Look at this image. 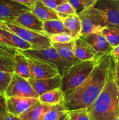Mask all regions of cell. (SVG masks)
<instances>
[{
	"label": "cell",
	"instance_id": "obj_11",
	"mask_svg": "<svg viewBox=\"0 0 119 120\" xmlns=\"http://www.w3.org/2000/svg\"><path fill=\"white\" fill-rule=\"evenodd\" d=\"M38 98L11 96L7 97L8 112L16 117H19L37 103Z\"/></svg>",
	"mask_w": 119,
	"mask_h": 120
},
{
	"label": "cell",
	"instance_id": "obj_13",
	"mask_svg": "<svg viewBox=\"0 0 119 120\" xmlns=\"http://www.w3.org/2000/svg\"><path fill=\"white\" fill-rule=\"evenodd\" d=\"M28 80L38 96L52 89L61 87L62 86V76L60 74L50 78L42 79L29 78Z\"/></svg>",
	"mask_w": 119,
	"mask_h": 120
},
{
	"label": "cell",
	"instance_id": "obj_12",
	"mask_svg": "<svg viewBox=\"0 0 119 120\" xmlns=\"http://www.w3.org/2000/svg\"><path fill=\"white\" fill-rule=\"evenodd\" d=\"M80 37L86 41L96 51L98 58L110 53L113 49L100 32L91 33Z\"/></svg>",
	"mask_w": 119,
	"mask_h": 120
},
{
	"label": "cell",
	"instance_id": "obj_9",
	"mask_svg": "<svg viewBox=\"0 0 119 120\" xmlns=\"http://www.w3.org/2000/svg\"><path fill=\"white\" fill-rule=\"evenodd\" d=\"M93 6L103 14L107 25L119 28V1L98 0Z\"/></svg>",
	"mask_w": 119,
	"mask_h": 120
},
{
	"label": "cell",
	"instance_id": "obj_36",
	"mask_svg": "<svg viewBox=\"0 0 119 120\" xmlns=\"http://www.w3.org/2000/svg\"><path fill=\"white\" fill-rule=\"evenodd\" d=\"M114 78L116 82L119 87V60L115 62V63H114Z\"/></svg>",
	"mask_w": 119,
	"mask_h": 120
},
{
	"label": "cell",
	"instance_id": "obj_27",
	"mask_svg": "<svg viewBox=\"0 0 119 120\" xmlns=\"http://www.w3.org/2000/svg\"><path fill=\"white\" fill-rule=\"evenodd\" d=\"M55 11L56 12L60 19L61 20H63L68 15L76 14L75 9L68 1L58 5L56 8Z\"/></svg>",
	"mask_w": 119,
	"mask_h": 120
},
{
	"label": "cell",
	"instance_id": "obj_34",
	"mask_svg": "<svg viewBox=\"0 0 119 120\" xmlns=\"http://www.w3.org/2000/svg\"><path fill=\"white\" fill-rule=\"evenodd\" d=\"M8 112L7 105V97L4 94L0 93V116Z\"/></svg>",
	"mask_w": 119,
	"mask_h": 120
},
{
	"label": "cell",
	"instance_id": "obj_38",
	"mask_svg": "<svg viewBox=\"0 0 119 120\" xmlns=\"http://www.w3.org/2000/svg\"><path fill=\"white\" fill-rule=\"evenodd\" d=\"M0 120H21V119L18 117L7 112V113L0 116Z\"/></svg>",
	"mask_w": 119,
	"mask_h": 120
},
{
	"label": "cell",
	"instance_id": "obj_41",
	"mask_svg": "<svg viewBox=\"0 0 119 120\" xmlns=\"http://www.w3.org/2000/svg\"><path fill=\"white\" fill-rule=\"evenodd\" d=\"M116 120H119V117L117 118V119Z\"/></svg>",
	"mask_w": 119,
	"mask_h": 120
},
{
	"label": "cell",
	"instance_id": "obj_35",
	"mask_svg": "<svg viewBox=\"0 0 119 120\" xmlns=\"http://www.w3.org/2000/svg\"><path fill=\"white\" fill-rule=\"evenodd\" d=\"M12 1H14L15 2H18V3L23 5L26 6V7H28L32 9L33 8L35 2H36L37 0H12Z\"/></svg>",
	"mask_w": 119,
	"mask_h": 120
},
{
	"label": "cell",
	"instance_id": "obj_15",
	"mask_svg": "<svg viewBox=\"0 0 119 120\" xmlns=\"http://www.w3.org/2000/svg\"><path fill=\"white\" fill-rule=\"evenodd\" d=\"M74 41V55L78 60H88L99 59L96 51L81 37L79 36Z\"/></svg>",
	"mask_w": 119,
	"mask_h": 120
},
{
	"label": "cell",
	"instance_id": "obj_14",
	"mask_svg": "<svg viewBox=\"0 0 119 120\" xmlns=\"http://www.w3.org/2000/svg\"><path fill=\"white\" fill-rule=\"evenodd\" d=\"M9 22L30 30L46 34L43 29V21L35 16L31 11L23 13L14 21Z\"/></svg>",
	"mask_w": 119,
	"mask_h": 120
},
{
	"label": "cell",
	"instance_id": "obj_1",
	"mask_svg": "<svg viewBox=\"0 0 119 120\" xmlns=\"http://www.w3.org/2000/svg\"><path fill=\"white\" fill-rule=\"evenodd\" d=\"M114 63L110 53L103 56L85 80L65 96L63 104L65 110L70 111L91 105L114 75Z\"/></svg>",
	"mask_w": 119,
	"mask_h": 120
},
{
	"label": "cell",
	"instance_id": "obj_5",
	"mask_svg": "<svg viewBox=\"0 0 119 120\" xmlns=\"http://www.w3.org/2000/svg\"><path fill=\"white\" fill-rule=\"evenodd\" d=\"M18 50L26 57L36 59L52 64L57 68L61 76L65 70L71 66V64L61 57L56 49L52 46L44 49H30Z\"/></svg>",
	"mask_w": 119,
	"mask_h": 120
},
{
	"label": "cell",
	"instance_id": "obj_2",
	"mask_svg": "<svg viewBox=\"0 0 119 120\" xmlns=\"http://www.w3.org/2000/svg\"><path fill=\"white\" fill-rule=\"evenodd\" d=\"M92 120H116L119 116V87L114 75L91 105L86 108Z\"/></svg>",
	"mask_w": 119,
	"mask_h": 120
},
{
	"label": "cell",
	"instance_id": "obj_20",
	"mask_svg": "<svg viewBox=\"0 0 119 120\" xmlns=\"http://www.w3.org/2000/svg\"><path fill=\"white\" fill-rule=\"evenodd\" d=\"M51 106L42 104L38 100L28 111L21 115L19 118L21 120H41L44 114Z\"/></svg>",
	"mask_w": 119,
	"mask_h": 120
},
{
	"label": "cell",
	"instance_id": "obj_4",
	"mask_svg": "<svg viewBox=\"0 0 119 120\" xmlns=\"http://www.w3.org/2000/svg\"><path fill=\"white\" fill-rule=\"evenodd\" d=\"M0 28L15 34L29 42L33 49H44L52 46L50 36L47 34L30 30L9 22H0Z\"/></svg>",
	"mask_w": 119,
	"mask_h": 120
},
{
	"label": "cell",
	"instance_id": "obj_29",
	"mask_svg": "<svg viewBox=\"0 0 119 120\" xmlns=\"http://www.w3.org/2000/svg\"><path fill=\"white\" fill-rule=\"evenodd\" d=\"M13 73L0 70V93L4 94L11 80Z\"/></svg>",
	"mask_w": 119,
	"mask_h": 120
},
{
	"label": "cell",
	"instance_id": "obj_7",
	"mask_svg": "<svg viewBox=\"0 0 119 120\" xmlns=\"http://www.w3.org/2000/svg\"><path fill=\"white\" fill-rule=\"evenodd\" d=\"M4 95L6 97L19 96L38 98L39 97L28 80L15 72L12 73L10 82Z\"/></svg>",
	"mask_w": 119,
	"mask_h": 120
},
{
	"label": "cell",
	"instance_id": "obj_32",
	"mask_svg": "<svg viewBox=\"0 0 119 120\" xmlns=\"http://www.w3.org/2000/svg\"><path fill=\"white\" fill-rule=\"evenodd\" d=\"M18 49L9 48L7 46L0 44V55L4 57H8L14 59L16 51Z\"/></svg>",
	"mask_w": 119,
	"mask_h": 120
},
{
	"label": "cell",
	"instance_id": "obj_6",
	"mask_svg": "<svg viewBox=\"0 0 119 120\" xmlns=\"http://www.w3.org/2000/svg\"><path fill=\"white\" fill-rule=\"evenodd\" d=\"M78 16L81 22L80 36L100 32L102 29L107 25L103 14L94 6L85 9L78 14Z\"/></svg>",
	"mask_w": 119,
	"mask_h": 120
},
{
	"label": "cell",
	"instance_id": "obj_8",
	"mask_svg": "<svg viewBox=\"0 0 119 120\" xmlns=\"http://www.w3.org/2000/svg\"><path fill=\"white\" fill-rule=\"evenodd\" d=\"M27 57L30 69V78L33 79L50 78L60 74L57 68L47 62Z\"/></svg>",
	"mask_w": 119,
	"mask_h": 120
},
{
	"label": "cell",
	"instance_id": "obj_22",
	"mask_svg": "<svg viewBox=\"0 0 119 120\" xmlns=\"http://www.w3.org/2000/svg\"><path fill=\"white\" fill-rule=\"evenodd\" d=\"M0 33L8 41H9L14 48L18 50H26V49H33L32 45L30 44L29 42L24 41L18 36L10 32L0 28Z\"/></svg>",
	"mask_w": 119,
	"mask_h": 120
},
{
	"label": "cell",
	"instance_id": "obj_37",
	"mask_svg": "<svg viewBox=\"0 0 119 120\" xmlns=\"http://www.w3.org/2000/svg\"><path fill=\"white\" fill-rule=\"evenodd\" d=\"M110 55L115 62L119 60V44L113 48L110 52Z\"/></svg>",
	"mask_w": 119,
	"mask_h": 120
},
{
	"label": "cell",
	"instance_id": "obj_33",
	"mask_svg": "<svg viewBox=\"0 0 119 120\" xmlns=\"http://www.w3.org/2000/svg\"><path fill=\"white\" fill-rule=\"evenodd\" d=\"M42 2L49 8L55 10L60 5L68 2V0H41Z\"/></svg>",
	"mask_w": 119,
	"mask_h": 120
},
{
	"label": "cell",
	"instance_id": "obj_25",
	"mask_svg": "<svg viewBox=\"0 0 119 120\" xmlns=\"http://www.w3.org/2000/svg\"><path fill=\"white\" fill-rule=\"evenodd\" d=\"M67 112L63 103L51 105L44 114L41 120H58L63 114Z\"/></svg>",
	"mask_w": 119,
	"mask_h": 120
},
{
	"label": "cell",
	"instance_id": "obj_3",
	"mask_svg": "<svg viewBox=\"0 0 119 120\" xmlns=\"http://www.w3.org/2000/svg\"><path fill=\"white\" fill-rule=\"evenodd\" d=\"M102 57L78 61L71 64L65 70L62 75L61 89L65 96L75 90L85 80Z\"/></svg>",
	"mask_w": 119,
	"mask_h": 120
},
{
	"label": "cell",
	"instance_id": "obj_10",
	"mask_svg": "<svg viewBox=\"0 0 119 120\" xmlns=\"http://www.w3.org/2000/svg\"><path fill=\"white\" fill-rule=\"evenodd\" d=\"M31 9L12 0H0V22H10Z\"/></svg>",
	"mask_w": 119,
	"mask_h": 120
},
{
	"label": "cell",
	"instance_id": "obj_19",
	"mask_svg": "<svg viewBox=\"0 0 119 120\" xmlns=\"http://www.w3.org/2000/svg\"><path fill=\"white\" fill-rule=\"evenodd\" d=\"M14 72L28 79L30 78V69L27 57L17 50L14 56Z\"/></svg>",
	"mask_w": 119,
	"mask_h": 120
},
{
	"label": "cell",
	"instance_id": "obj_40",
	"mask_svg": "<svg viewBox=\"0 0 119 120\" xmlns=\"http://www.w3.org/2000/svg\"><path fill=\"white\" fill-rule=\"evenodd\" d=\"M58 120H70L68 111H67V112H65L64 114H63Z\"/></svg>",
	"mask_w": 119,
	"mask_h": 120
},
{
	"label": "cell",
	"instance_id": "obj_24",
	"mask_svg": "<svg viewBox=\"0 0 119 120\" xmlns=\"http://www.w3.org/2000/svg\"><path fill=\"white\" fill-rule=\"evenodd\" d=\"M100 32L113 48L119 44V28L107 25L102 29Z\"/></svg>",
	"mask_w": 119,
	"mask_h": 120
},
{
	"label": "cell",
	"instance_id": "obj_42",
	"mask_svg": "<svg viewBox=\"0 0 119 120\" xmlns=\"http://www.w3.org/2000/svg\"><path fill=\"white\" fill-rule=\"evenodd\" d=\"M118 1H119V0H118Z\"/></svg>",
	"mask_w": 119,
	"mask_h": 120
},
{
	"label": "cell",
	"instance_id": "obj_31",
	"mask_svg": "<svg viewBox=\"0 0 119 120\" xmlns=\"http://www.w3.org/2000/svg\"><path fill=\"white\" fill-rule=\"evenodd\" d=\"M51 42L58 43H64L70 42L74 39L67 33H60L50 36Z\"/></svg>",
	"mask_w": 119,
	"mask_h": 120
},
{
	"label": "cell",
	"instance_id": "obj_18",
	"mask_svg": "<svg viewBox=\"0 0 119 120\" xmlns=\"http://www.w3.org/2000/svg\"><path fill=\"white\" fill-rule=\"evenodd\" d=\"M31 11L41 21L60 19L58 15L54 9L46 6L41 0H37Z\"/></svg>",
	"mask_w": 119,
	"mask_h": 120
},
{
	"label": "cell",
	"instance_id": "obj_21",
	"mask_svg": "<svg viewBox=\"0 0 119 120\" xmlns=\"http://www.w3.org/2000/svg\"><path fill=\"white\" fill-rule=\"evenodd\" d=\"M66 29L70 32V35L74 39L80 36L81 33V22L79 16L77 14L68 15L61 20Z\"/></svg>",
	"mask_w": 119,
	"mask_h": 120
},
{
	"label": "cell",
	"instance_id": "obj_39",
	"mask_svg": "<svg viewBox=\"0 0 119 120\" xmlns=\"http://www.w3.org/2000/svg\"><path fill=\"white\" fill-rule=\"evenodd\" d=\"M0 44L2 45L7 46L9 47V48H14L13 46L12 45L11 43L9 42V41H8L1 33H0Z\"/></svg>",
	"mask_w": 119,
	"mask_h": 120
},
{
	"label": "cell",
	"instance_id": "obj_23",
	"mask_svg": "<svg viewBox=\"0 0 119 120\" xmlns=\"http://www.w3.org/2000/svg\"><path fill=\"white\" fill-rule=\"evenodd\" d=\"M44 32L49 36L60 33H67L70 34L66 29L64 23L61 19H52L43 21Z\"/></svg>",
	"mask_w": 119,
	"mask_h": 120
},
{
	"label": "cell",
	"instance_id": "obj_30",
	"mask_svg": "<svg viewBox=\"0 0 119 120\" xmlns=\"http://www.w3.org/2000/svg\"><path fill=\"white\" fill-rule=\"evenodd\" d=\"M14 59L0 55V70L7 72H14Z\"/></svg>",
	"mask_w": 119,
	"mask_h": 120
},
{
	"label": "cell",
	"instance_id": "obj_17",
	"mask_svg": "<svg viewBox=\"0 0 119 120\" xmlns=\"http://www.w3.org/2000/svg\"><path fill=\"white\" fill-rule=\"evenodd\" d=\"M65 96L61 87L52 89L39 96L38 100L42 104L48 105H55L62 103Z\"/></svg>",
	"mask_w": 119,
	"mask_h": 120
},
{
	"label": "cell",
	"instance_id": "obj_26",
	"mask_svg": "<svg viewBox=\"0 0 119 120\" xmlns=\"http://www.w3.org/2000/svg\"><path fill=\"white\" fill-rule=\"evenodd\" d=\"M98 0H68V2L75 11L77 15L94 5Z\"/></svg>",
	"mask_w": 119,
	"mask_h": 120
},
{
	"label": "cell",
	"instance_id": "obj_16",
	"mask_svg": "<svg viewBox=\"0 0 119 120\" xmlns=\"http://www.w3.org/2000/svg\"><path fill=\"white\" fill-rule=\"evenodd\" d=\"M74 40L64 43L51 42V46L56 49L61 57L71 65L78 61H80L74 55Z\"/></svg>",
	"mask_w": 119,
	"mask_h": 120
},
{
	"label": "cell",
	"instance_id": "obj_28",
	"mask_svg": "<svg viewBox=\"0 0 119 120\" xmlns=\"http://www.w3.org/2000/svg\"><path fill=\"white\" fill-rule=\"evenodd\" d=\"M70 120H92L86 109L68 111Z\"/></svg>",
	"mask_w": 119,
	"mask_h": 120
}]
</instances>
